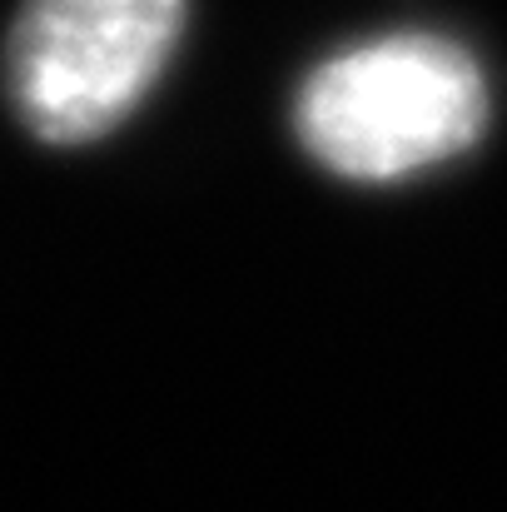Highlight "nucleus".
<instances>
[{
    "instance_id": "obj_2",
    "label": "nucleus",
    "mask_w": 507,
    "mask_h": 512,
    "mask_svg": "<svg viewBox=\"0 0 507 512\" xmlns=\"http://www.w3.org/2000/svg\"><path fill=\"white\" fill-rule=\"evenodd\" d=\"M184 30V0H25L5 80L25 130L45 145L110 135L155 90Z\"/></svg>"
},
{
    "instance_id": "obj_1",
    "label": "nucleus",
    "mask_w": 507,
    "mask_h": 512,
    "mask_svg": "<svg viewBox=\"0 0 507 512\" xmlns=\"http://www.w3.org/2000/svg\"><path fill=\"white\" fill-rule=\"evenodd\" d=\"M493 105L478 60L433 30H398L329 55L294 100V135L338 179L388 184L468 155Z\"/></svg>"
}]
</instances>
